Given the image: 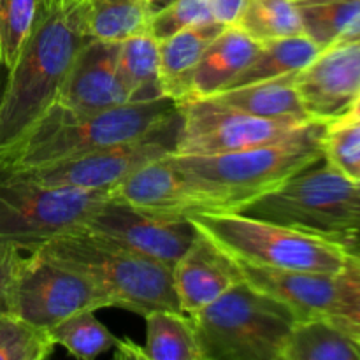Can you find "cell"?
<instances>
[{"label":"cell","instance_id":"cell-34","mask_svg":"<svg viewBox=\"0 0 360 360\" xmlns=\"http://www.w3.org/2000/svg\"><path fill=\"white\" fill-rule=\"evenodd\" d=\"M23 252L9 243L0 241V315L11 313V288L14 271Z\"/></svg>","mask_w":360,"mask_h":360},{"label":"cell","instance_id":"cell-26","mask_svg":"<svg viewBox=\"0 0 360 360\" xmlns=\"http://www.w3.org/2000/svg\"><path fill=\"white\" fill-rule=\"evenodd\" d=\"M302 34L320 49L360 35V0H326L299 6Z\"/></svg>","mask_w":360,"mask_h":360},{"label":"cell","instance_id":"cell-43","mask_svg":"<svg viewBox=\"0 0 360 360\" xmlns=\"http://www.w3.org/2000/svg\"><path fill=\"white\" fill-rule=\"evenodd\" d=\"M354 341H355V345H357L359 350H360V336L359 338H354Z\"/></svg>","mask_w":360,"mask_h":360},{"label":"cell","instance_id":"cell-6","mask_svg":"<svg viewBox=\"0 0 360 360\" xmlns=\"http://www.w3.org/2000/svg\"><path fill=\"white\" fill-rule=\"evenodd\" d=\"M190 319L202 360H281L297 322L287 306L245 281Z\"/></svg>","mask_w":360,"mask_h":360},{"label":"cell","instance_id":"cell-1","mask_svg":"<svg viewBox=\"0 0 360 360\" xmlns=\"http://www.w3.org/2000/svg\"><path fill=\"white\" fill-rule=\"evenodd\" d=\"M327 125L311 120L273 143L220 155L169 153L167 158L202 211H241L323 158Z\"/></svg>","mask_w":360,"mask_h":360},{"label":"cell","instance_id":"cell-22","mask_svg":"<svg viewBox=\"0 0 360 360\" xmlns=\"http://www.w3.org/2000/svg\"><path fill=\"white\" fill-rule=\"evenodd\" d=\"M319 53V46L304 34L260 42L255 58L227 88L243 86L273 77L294 76L308 67Z\"/></svg>","mask_w":360,"mask_h":360},{"label":"cell","instance_id":"cell-41","mask_svg":"<svg viewBox=\"0 0 360 360\" xmlns=\"http://www.w3.org/2000/svg\"><path fill=\"white\" fill-rule=\"evenodd\" d=\"M348 253H350L352 257H355V259H357V260H360V243H359L357 246H354V248H352V250H348Z\"/></svg>","mask_w":360,"mask_h":360},{"label":"cell","instance_id":"cell-3","mask_svg":"<svg viewBox=\"0 0 360 360\" xmlns=\"http://www.w3.org/2000/svg\"><path fill=\"white\" fill-rule=\"evenodd\" d=\"M176 112L178 104L169 97L95 112L76 111L55 101L11 146L0 151V165L32 169L70 160L136 139Z\"/></svg>","mask_w":360,"mask_h":360},{"label":"cell","instance_id":"cell-32","mask_svg":"<svg viewBox=\"0 0 360 360\" xmlns=\"http://www.w3.org/2000/svg\"><path fill=\"white\" fill-rule=\"evenodd\" d=\"M214 21L213 0H174L150 16V32L157 41L169 37L183 28Z\"/></svg>","mask_w":360,"mask_h":360},{"label":"cell","instance_id":"cell-9","mask_svg":"<svg viewBox=\"0 0 360 360\" xmlns=\"http://www.w3.org/2000/svg\"><path fill=\"white\" fill-rule=\"evenodd\" d=\"M112 308L109 295L79 271L56 262L41 248L21 255L11 288V313L51 329L79 311Z\"/></svg>","mask_w":360,"mask_h":360},{"label":"cell","instance_id":"cell-39","mask_svg":"<svg viewBox=\"0 0 360 360\" xmlns=\"http://www.w3.org/2000/svg\"><path fill=\"white\" fill-rule=\"evenodd\" d=\"M171 2H174V0H148V11H150V16H153L155 13H158V11H162L164 7H167Z\"/></svg>","mask_w":360,"mask_h":360},{"label":"cell","instance_id":"cell-17","mask_svg":"<svg viewBox=\"0 0 360 360\" xmlns=\"http://www.w3.org/2000/svg\"><path fill=\"white\" fill-rule=\"evenodd\" d=\"M111 197L134 210L158 217H188L202 211L167 155L137 169L111 190Z\"/></svg>","mask_w":360,"mask_h":360},{"label":"cell","instance_id":"cell-37","mask_svg":"<svg viewBox=\"0 0 360 360\" xmlns=\"http://www.w3.org/2000/svg\"><path fill=\"white\" fill-rule=\"evenodd\" d=\"M355 224H357V243L355 246L360 243V181H355ZM354 248V246H352ZM350 248V250H352Z\"/></svg>","mask_w":360,"mask_h":360},{"label":"cell","instance_id":"cell-14","mask_svg":"<svg viewBox=\"0 0 360 360\" xmlns=\"http://www.w3.org/2000/svg\"><path fill=\"white\" fill-rule=\"evenodd\" d=\"M118 44L90 39L74 58L56 102L84 112L129 104V91L118 72Z\"/></svg>","mask_w":360,"mask_h":360},{"label":"cell","instance_id":"cell-24","mask_svg":"<svg viewBox=\"0 0 360 360\" xmlns=\"http://www.w3.org/2000/svg\"><path fill=\"white\" fill-rule=\"evenodd\" d=\"M146 320V360H202L192 319L183 311L153 309Z\"/></svg>","mask_w":360,"mask_h":360},{"label":"cell","instance_id":"cell-18","mask_svg":"<svg viewBox=\"0 0 360 360\" xmlns=\"http://www.w3.org/2000/svg\"><path fill=\"white\" fill-rule=\"evenodd\" d=\"M259 48L260 42L241 27H225L193 69L186 98H206L225 90L250 65Z\"/></svg>","mask_w":360,"mask_h":360},{"label":"cell","instance_id":"cell-44","mask_svg":"<svg viewBox=\"0 0 360 360\" xmlns=\"http://www.w3.org/2000/svg\"><path fill=\"white\" fill-rule=\"evenodd\" d=\"M359 262H360V260H359Z\"/></svg>","mask_w":360,"mask_h":360},{"label":"cell","instance_id":"cell-30","mask_svg":"<svg viewBox=\"0 0 360 360\" xmlns=\"http://www.w3.org/2000/svg\"><path fill=\"white\" fill-rule=\"evenodd\" d=\"M41 2L42 0H0V58L9 69L16 63L34 27Z\"/></svg>","mask_w":360,"mask_h":360},{"label":"cell","instance_id":"cell-10","mask_svg":"<svg viewBox=\"0 0 360 360\" xmlns=\"http://www.w3.org/2000/svg\"><path fill=\"white\" fill-rule=\"evenodd\" d=\"M179 134H181V115L178 109L171 120L132 141L91 151L58 164L20 169V171L46 185L111 192L143 165L174 153L178 148Z\"/></svg>","mask_w":360,"mask_h":360},{"label":"cell","instance_id":"cell-20","mask_svg":"<svg viewBox=\"0 0 360 360\" xmlns=\"http://www.w3.org/2000/svg\"><path fill=\"white\" fill-rule=\"evenodd\" d=\"M294 77L295 74L257 81V83L243 84V86L225 88L206 98L227 105V108L245 111L248 115L260 116V118H290L308 122L311 118L302 108Z\"/></svg>","mask_w":360,"mask_h":360},{"label":"cell","instance_id":"cell-25","mask_svg":"<svg viewBox=\"0 0 360 360\" xmlns=\"http://www.w3.org/2000/svg\"><path fill=\"white\" fill-rule=\"evenodd\" d=\"M84 25L91 39L122 42L150 27L148 0H84Z\"/></svg>","mask_w":360,"mask_h":360},{"label":"cell","instance_id":"cell-31","mask_svg":"<svg viewBox=\"0 0 360 360\" xmlns=\"http://www.w3.org/2000/svg\"><path fill=\"white\" fill-rule=\"evenodd\" d=\"M323 158L348 179L360 181V118H340L327 125Z\"/></svg>","mask_w":360,"mask_h":360},{"label":"cell","instance_id":"cell-4","mask_svg":"<svg viewBox=\"0 0 360 360\" xmlns=\"http://www.w3.org/2000/svg\"><path fill=\"white\" fill-rule=\"evenodd\" d=\"M41 250L97 283L109 295L112 308L143 316L153 309L181 311L171 267L98 238L86 229L60 236Z\"/></svg>","mask_w":360,"mask_h":360},{"label":"cell","instance_id":"cell-38","mask_svg":"<svg viewBox=\"0 0 360 360\" xmlns=\"http://www.w3.org/2000/svg\"><path fill=\"white\" fill-rule=\"evenodd\" d=\"M7 79H9V67L2 62L0 58V104H2L4 94H6V86H7Z\"/></svg>","mask_w":360,"mask_h":360},{"label":"cell","instance_id":"cell-19","mask_svg":"<svg viewBox=\"0 0 360 360\" xmlns=\"http://www.w3.org/2000/svg\"><path fill=\"white\" fill-rule=\"evenodd\" d=\"M224 25L218 21L193 25L158 41L160 53V83L165 97L176 104L188 97L190 76L207 46L221 34Z\"/></svg>","mask_w":360,"mask_h":360},{"label":"cell","instance_id":"cell-5","mask_svg":"<svg viewBox=\"0 0 360 360\" xmlns=\"http://www.w3.org/2000/svg\"><path fill=\"white\" fill-rule=\"evenodd\" d=\"M188 218L231 259L252 266L340 274L350 262L340 243L238 211H199Z\"/></svg>","mask_w":360,"mask_h":360},{"label":"cell","instance_id":"cell-12","mask_svg":"<svg viewBox=\"0 0 360 360\" xmlns=\"http://www.w3.org/2000/svg\"><path fill=\"white\" fill-rule=\"evenodd\" d=\"M83 229L167 267L186 253L199 236L188 217H158L109 197Z\"/></svg>","mask_w":360,"mask_h":360},{"label":"cell","instance_id":"cell-8","mask_svg":"<svg viewBox=\"0 0 360 360\" xmlns=\"http://www.w3.org/2000/svg\"><path fill=\"white\" fill-rule=\"evenodd\" d=\"M111 192L46 185L0 165V241L25 253L83 229Z\"/></svg>","mask_w":360,"mask_h":360},{"label":"cell","instance_id":"cell-7","mask_svg":"<svg viewBox=\"0 0 360 360\" xmlns=\"http://www.w3.org/2000/svg\"><path fill=\"white\" fill-rule=\"evenodd\" d=\"M238 213L320 236L340 243L347 252L359 238L355 181L341 174L326 158L302 169Z\"/></svg>","mask_w":360,"mask_h":360},{"label":"cell","instance_id":"cell-33","mask_svg":"<svg viewBox=\"0 0 360 360\" xmlns=\"http://www.w3.org/2000/svg\"><path fill=\"white\" fill-rule=\"evenodd\" d=\"M348 338L360 336V262L350 255V262L341 271V292L338 304L326 316Z\"/></svg>","mask_w":360,"mask_h":360},{"label":"cell","instance_id":"cell-29","mask_svg":"<svg viewBox=\"0 0 360 360\" xmlns=\"http://www.w3.org/2000/svg\"><path fill=\"white\" fill-rule=\"evenodd\" d=\"M55 347L49 329L14 313L0 315V360H44Z\"/></svg>","mask_w":360,"mask_h":360},{"label":"cell","instance_id":"cell-42","mask_svg":"<svg viewBox=\"0 0 360 360\" xmlns=\"http://www.w3.org/2000/svg\"><path fill=\"white\" fill-rule=\"evenodd\" d=\"M297 6H301V4H316V2H326V0H294Z\"/></svg>","mask_w":360,"mask_h":360},{"label":"cell","instance_id":"cell-23","mask_svg":"<svg viewBox=\"0 0 360 360\" xmlns=\"http://www.w3.org/2000/svg\"><path fill=\"white\" fill-rule=\"evenodd\" d=\"M281 360H360V350L340 327L320 316L294 323Z\"/></svg>","mask_w":360,"mask_h":360},{"label":"cell","instance_id":"cell-27","mask_svg":"<svg viewBox=\"0 0 360 360\" xmlns=\"http://www.w3.org/2000/svg\"><path fill=\"white\" fill-rule=\"evenodd\" d=\"M238 27L259 42L302 34L301 13L294 0H246Z\"/></svg>","mask_w":360,"mask_h":360},{"label":"cell","instance_id":"cell-16","mask_svg":"<svg viewBox=\"0 0 360 360\" xmlns=\"http://www.w3.org/2000/svg\"><path fill=\"white\" fill-rule=\"evenodd\" d=\"M243 276L234 259L200 234L172 267V283L179 308L193 315L241 283Z\"/></svg>","mask_w":360,"mask_h":360},{"label":"cell","instance_id":"cell-21","mask_svg":"<svg viewBox=\"0 0 360 360\" xmlns=\"http://www.w3.org/2000/svg\"><path fill=\"white\" fill-rule=\"evenodd\" d=\"M118 72L129 91L130 102L165 97L160 83L158 41L150 28L120 42Z\"/></svg>","mask_w":360,"mask_h":360},{"label":"cell","instance_id":"cell-36","mask_svg":"<svg viewBox=\"0 0 360 360\" xmlns=\"http://www.w3.org/2000/svg\"><path fill=\"white\" fill-rule=\"evenodd\" d=\"M115 357L116 359H137V360H146L144 359L143 347H137L132 341L129 340H118L115 345Z\"/></svg>","mask_w":360,"mask_h":360},{"label":"cell","instance_id":"cell-13","mask_svg":"<svg viewBox=\"0 0 360 360\" xmlns=\"http://www.w3.org/2000/svg\"><path fill=\"white\" fill-rule=\"evenodd\" d=\"M294 83L311 120L333 123L347 115L360 95V35L320 49Z\"/></svg>","mask_w":360,"mask_h":360},{"label":"cell","instance_id":"cell-2","mask_svg":"<svg viewBox=\"0 0 360 360\" xmlns=\"http://www.w3.org/2000/svg\"><path fill=\"white\" fill-rule=\"evenodd\" d=\"M90 39L84 0H42L34 27L9 69L0 104V151L56 101L74 58Z\"/></svg>","mask_w":360,"mask_h":360},{"label":"cell","instance_id":"cell-40","mask_svg":"<svg viewBox=\"0 0 360 360\" xmlns=\"http://www.w3.org/2000/svg\"><path fill=\"white\" fill-rule=\"evenodd\" d=\"M341 118H360V95H359L357 101L354 102V105H352L350 111H348L345 116H341Z\"/></svg>","mask_w":360,"mask_h":360},{"label":"cell","instance_id":"cell-11","mask_svg":"<svg viewBox=\"0 0 360 360\" xmlns=\"http://www.w3.org/2000/svg\"><path fill=\"white\" fill-rule=\"evenodd\" d=\"M181 115L178 155H220L246 150L287 137L306 125L304 120H274L248 115L210 98L178 102Z\"/></svg>","mask_w":360,"mask_h":360},{"label":"cell","instance_id":"cell-15","mask_svg":"<svg viewBox=\"0 0 360 360\" xmlns=\"http://www.w3.org/2000/svg\"><path fill=\"white\" fill-rule=\"evenodd\" d=\"M234 262L246 285L287 306L297 322L327 316L338 304L341 292V273H308V271L252 266L239 260Z\"/></svg>","mask_w":360,"mask_h":360},{"label":"cell","instance_id":"cell-35","mask_svg":"<svg viewBox=\"0 0 360 360\" xmlns=\"http://www.w3.org/2000/svg\"><path fill=\"white\" fill-rule=\"evenodd\" d=\"M246 0H213V18L224 27L238 25Z\"/></svg>","mask_w":360,"mask_h":360},{"label":"cell","instance_id":"cell-28","mask_svg":"<svg viewBox=\"0 0 360 360\" xmlns=\"http://www.w3.org/2000/svg\"><path fill=\"white\" fill-rule=\"evenodd\" d=\"M56 347H63L72 357L91 360L118 343V338L95 319V311H79L67 316L49 329Z\"/></svg>","mask_w":360,"mask_h":360}]
</instances>
